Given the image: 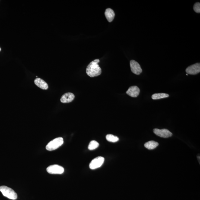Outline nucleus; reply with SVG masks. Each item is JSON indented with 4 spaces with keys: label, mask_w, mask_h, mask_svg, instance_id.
I'll return each instance as SVG.
<instances>
[{
    "label": "nucleus",
    "mask_w": 200,
    "mask_h": 200,
    "mask_svg": "<svg viewBox=\"0 0 200 200\" xmlns=\"http://www.w3.org/2000/svg\"><path fill=\"white\" fill-rule=\"evenodd\" d=\"M99 62L100 61L99 59H96L92 61L87 66L86 72L89 77L92 78L98 76L101 74V69L98 64Z\"/></svg>",
    "instance_id": "f257e3e1"
},
{
    "label": "nucleus",
    "mask_w": 200,
    "mask_h": 200,
    "mask_svg": "<svg viewBox=\"0 0 200 200\" xmlns=\"http://www.w3.org/2000/svg\"><path fill=\"white\" fill-rule=\"evenodd\" d=\"M64 142L63 138L58 137L50 142L46 145V148L48 151H54L62 146Z\"/></svg>",
    "instance_id": "f03ea898"
},
{
    "label": "nucleus",
    "mask_w": 200,
    "mask_h": 200,
    "mask_svg": "<svg viewBox=\"0 0 200 200\" xmlns=\"http://www.w3.org/2000/svg\"><path fill=\"white\" fill-rule=\"evenodd\" d=\"M0 191L4 196L6 197L9 199H17V194L14 190L5 186H0Z\"/></svg>",
    "instance_id": "7ed1b4c3"
},
{
    "label": "nucleus",
    "mask_w": 200,
    "mask_h": 200,
    "mask_svg": "<svg viewBox=\"0 0 200 200\" xmlns=\"http://www.w3.org/2000/svg\"><path fill=\"white\" fill-rule=\"evenodd\" d=\"M105 159L102 157H98L92 160L90 164V169H95L101 167L104 163Z\"/></svg>",
    "instance_id": "20e7f679"
},
{
    "label": "nucleus",
    "mask_w": 200,
    "mask_h": 200,
    "mask_svg": "<svg viewBox=\"0 0 200 200\" xmlns=\"http://www.w3.org/2000/svg\"><path fill=\"white\" fill-rule=\"evenodd\" d=\"M48 173L50 174H61L64 173V168L57 165H52L49 166L46 169Z\"/></svg>",
    "instance_id": "39448f33"
},
{
    "label": "nucleus",
    "mask_w": 200,
    "mask_h": 200,
    "mask_svg": "<svg viewBox=\"0 0 200 200\" xmlns=\"http://www.w3.org/2000/svg\"><path fill=\"white\" fill-rule=\"evenodd\" d=\"M154 132L156 135L163 138H169L172 135V133L167 129H160L156 128L154 129Z\"/></svg>",
    "instance_id": "423d86ee"
},
{
    "label": "nucleus",
    "mask_w": 200,
    "mask_h": 200,
    "mask_svg": "<svg viewBox=\"0 0 200 200\" xmlns=\"http://www.w3.org/2000/svg\"><path fill=\"white\" fill-rule=\"evenodd\" d=\"M130 64L131 71L134 74L136 75H139L142 72V70L141 68V66L136 61L132 60L130 61Z\"/></svg>",
    "instance_id": "0eeeda50"
},
{
    "label": "nucleus",
    "mask_w": 200,
    "mask_h": 200,
    "mask_svg": "<svg viewBox=\"0 0 200 200\" xmlns=\"http://www.w3.org/2000/svg\"><path fill=\"white\" fill-rule=\"evenodd\" d=\"M186 71L187 74H196L200 72V64L196 63L188 67L186 69Z\"/></svg>",
    "instance_id": "6e6552de"
},
{
    "label": "nucleus",
    "mask_w": 200,
    "mask_h": 200,
    "mask_svg": "<svg viewBox=\"0 0 200 200\" xmlns=\"http://www.w3.org/2000/svg\"><path fill=\"white\" fill-rule=\"evenodd\" d=\"M140 89L136 86H132L129 87L126 93L132 97H137L139 94Z\"/></svg>",
    "instance_id": "1a4fd4ad"
},
{
    "label": "nucleus",
    "mask_w": 200,
    "mask_h": 200,
    "mask_svg": "<svg viewBox=\"0 0 200 200\" xmlns=\"http://www.w3.org/2000/svg\"><path fill=\"white\" fill-rule=\"evenodd\" d=\"M74 98L73 93L68 92L63 95L61 99V101L63 103H67L72 102Z\"/></svg>",
    "instance_id": "9d476101"
},
{
    "label": "nucleus",
    "mask_w": 200,
    "mask_h": 200,
    "mask_svg": "<svg viewBox=\"0 0 200 200\" xmlns=\"http://www.w3.org/2000/svg\"><path fill=\"white\" fill-rule=\"evenodd\" d=\"M35 84L39 88L43 90H47L48 88L47 84L44 81L39 78L36 79L34 81Z\"/></svg>",
    "instance_id": "9b49d317"
},
{
    "label": "nucleus",
    "mask_w": 200,
    "mask_h": 200,
    "mask_svg": "<svg viewBox=\"0 0 200 200\" xmlns=\"http://www.w3.org/2000/svg\"><path fill=\"white\" fill-rule=\"evenodd\" d=\"M105 16L108 21L111 22L113 21L115 17V13L113 10L110 8L106 9L105 13Z\"/></svg>",
    "instance_id": "f8f14e48"
},
{
    "label": "nucleus",
    "mask_w": 200,
    "mask_h": 200,
    "mask_svg": "<svg viewBox=\"0 0 200 200\" xmlns=\"http://www.w3.org/2000/svg\"><path fill=\"white\" fill-rule=\"evenodd\" d=\"M159 145L158 143L154 141H150L144 144V147L149 150L155 149Z\"/></svg>",
    "instance_id": "ddd939ff"
},
{
    "label": "nucleus",
    "mask_w": 200,
    "mask_h": 200,
    "mask_svg": "<svg viewBox=\"0 0 200 200\" xmlns=\"http://www.w3.org/2000/svg\"><path fill=\"white\" fill-rule=\"evenodd\" d=\"M169 95L166 93H155V94H153L152 96V98L154 100H157V99H160L162 98H164L168 97Z\"/></svg>",
    "instance_id": "4468645a"
},
{
    "label": "nucleus",
    "mask_w": 200,
    "mask_h": 200,
    "mask_svg": "<svg viewBox=\"0 0 200 200\" xmlns=\"http://www.w3.org/2000/svg\"><path fill=\"white\" fill-rule=\"evenodd\" d=\"M106 138L108 141L111 142H116L119 140V138L118 137L111 134H108L106 136Z\"/></svg>",
    "instance_id": "2eb2a0df"
},
{
    "label": "nucleus",
    "mask_w": 200,
    "mask_h": 200,
    "mask_svg": "<svg viewBox=\"0 0 200 200\" xmlns=\"http://www.w3.org/2000/svg\"><path fill=\"white\" fill-rule=\"evenodd\" d=\"M99 144L98 142L95 141H92L89 144L88 146V149L89 150L92 151L95 149H96L99 146Z\"/></svg>",
    "instance_id": "dca6fc26"
},
{
    "label": "nucleus",
    "mask_w": 200,
    "mask_h": 200,
    "mask_svg": "<svg viewBox=\"0 0 200 200\" xmlns=\"http://www.w3.org/2000/svg\"><path fill=\"white\" fill-rule=\"evenodd\" d=\"M194 11L197 13L200 12V3L199 2H196L194 4Z\"/></svg>",
    "instance_id": "f3484780"
},
{
    "label": "nucleus",
    "mask_w": 200,
    "mask_h": 200,
    "mask_svg": "<svg viewBox=\"0 0 200 200\" xmlns=\"http://www.w3.org/2000/svg\"><path fill=\"white\" fill-rule=\"evenodd\" d=\"M1 51V48H0V51Z\"/></svg>",
    "instance_id": "a211bd4d"
}]
</instances>
